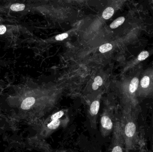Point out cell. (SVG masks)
I'll return each mask as SVG.
<instances>
[{
    "instance_id": "1",
    "label": "cell",
    "mask_w": 153,
    "mask_h": 152,
    "mask_svg": "<svg viewBox=\"0 0 153 152\" xmlns=\"http://www.w3.org/2000/svg\"><path fill=\"white\" fill-rule=\"evenodd\" d=\"M111 78L110 68H99L90 70L80 95L85 102L99 95H103L111 85Z\"/></svg>"
},
{
    "instance_id": "2",
    "label": "cell",
    "mask_w": 153,
    "mask_h": 152,
    "mask_svg": "<svg viewBox=\"0 0 153 152\" xmlns=\"http://www.w3.org/2000/svg\"><path fill=\"white\" fill-rule=\"evenodd\" d=\"M122 113L119 119L123 131L126 151L134 150L137 142V124L136 106L122 105Z\"/></svg>"
},
{
    "instance_id": "3",
    "label": "cell",
    "mask_w": 153,
    "mask_h": 152,
    "mask_svg": "<svg viewBox=\"0 0 153 152\" xmlns=\"http://www.w3.org/2000/svg\"><path fill=\"white\" fill-rule=\"evenodd\" d=\"M140 71L129 77L122 78L119 81L111 82L121 100L122 105L130 104L136 106L137 103V92L140 81Z\"/></svg>"
},
{
    "instance_id": "4",
    "label": "cell",
    "mask_w": 153,
    "mask_h": 152,
    "mask_svg": "<svg viewBox=\"0 0 153 152\" xmlns=\"http://www.w3.org/2000/svg\"><path fill=\"white\" fill-rule=\"evenodd\" d=\"M115 105L112 101L106 98L103 101V108L100 117L101 134L103 137L108 136L113 131L116 120Z\"/></svg>"
},
{
    "instance_id": "5",
    "label": "cell",
    "mask_w": 153,
    "mask_h": 152,
    "mask_svg": "<svg viewBox=\"0 0 153 152\" xmlns=\"http://www.w3.org/2000/svg\"><path fill=\"white\" fill-rule=\"evenodd\" d=\"M69 121L66 112L62 110L49 115L43 122L42 136L47 138L60 128L65 126Z\"/></svg>"
},
{
    "instance_id": "6",
    "label": "cell",
    "mask_w": 153,
    "mask_h": 152,
    "mask_svg": "<svg viewBox=\"0 0 153 152\" xmlns=\"http://www.w3.org/2000/svg\"><path fill=\"white\" fill-rule=\"evenodd\" d=\"M137 96V98L153 96V68L148 69L142 74Z\"/></svg>"
},
{
    "instance_id": "7",
    "label": "cell",
    "mask_w": 153,
    "mask_h": 152,
    "mask_svg": "<svg viewBox=\"0 0 153 152\" xmlns=\"http://www.w3.org/2000/svg\"><path fill=\"white\" fill-rule=\"evenodd\" d=\"M110 151H126L125 143L123 131L119 119H116L112 131V138L110 147Z\"/></svg>"
},
{
    "instance_id": "8",
    "label": "cell",
    "mask_w": 153,
    "mask_h": 152,
    "mask_svg": "<svg viewBox=\"0 0 153 152\" xmlns=\"http://www.w3.org/2000/svg\"><path fill=\"white\" fill-rule=\"evenodd\" d=\"M103 95H99L86 101L87 117L92 128L95 129L97 127V119L100 110L101 100Z\"/></svg>"
},
{
    "instance_id": "9",
    "label": "cell",
    "mask_w": 153,
    "mask_h": 152,
    "mask_svg": "<svg viewBox=\"0 0 153 152\" xmlns=\"http://www.w3.org/2000/svg\"><path fill=\"white\" fill-rule=\"evenodd\" d=\"M149 56V53L147 51H143L138 55L136 60L134 61L132 63L128 65L124 69V72H126L129 69H131L132 67H134L135 65H136L138 62L146 59Z\"/></svg>"
},
{
    "instance_id": "10",
    "label": "cell",
    "mask_w": 153,
    "mask_h": 152,
    "mask_svg": "<svg viewBox=\"0 0 153 152\" xmlns=\"http://www.w3.org/2000/svg\"><path fill=\"white\" fill-rule=\"evenodd\" d=\"M36 102V99L34 97L30 96L25 99L21 104V108L23 110L30 109Z\"/></svg>"
},
{
    "instance_id": "11",
    "label": "cell",
    "mask_w": 153,
    "mask_h": 152,
    "mask_svg": "<svg viewBox=\"0 0 153 152\" xmlns=\"http://www.w3.org/2000/svg\"><path fill=\"white\" fill-rule=\"evenodd\" d=\"M125 21V18L123 17H120L113 21L111 24L110 27L111 29H116L122 25Z\"/></svg>"
},
{
    "instance_id": "12",
    "label": "cell",
    "mask_w": 153,
    "mask_h": 152,
    "mask_svg": "<svg viewBox=\"0 0 153 152\" xmlns=\"http://www.w3.org/2000/svg\"><path fill=\"white\" fill-rule=\"evenodd\" d=\"M114 10L111 7H108L105 9L102 13V17L105 19L110 18L114 14Z\"/></svg>"
},
{
    "instance_id": "13",
    "label": "cell",
    "mask_w": 153,
    "mask_h": 152,
    "mask_svg": "<svg viewBox=\"0 0 153 152\" xmlns=\"http://www.w3.org/2000/svg\"><path fill=\"white\" fill-rule=\"evenodd\" d=\"M112 46L110 43H106L101 46L99 48V51L101 53H105L109 51L112 49Z\"/></svg>"
},
{
    "instance_id": "14",
    "label": "cell",
    "mask_w": 153,
    "mask_h": 152,
    "mask_svg": "<svg viewBox=\"0 0 153 152\" xmlns=\"http://www.w3.org/2000/svg\"><path fill=\"white\" fill-rule=\"evenodd\" d=\"M25 7V5L22 4H14L10 6V9L13 11H21L24 10Z\"/></svg>"
},
{
    "instance_id": "15",
    "label": "cell",
    "mask_w": 153,
    "mask_h": 152,
    "mask_svg": "<svg viewBox=\"0 0 153 152\" xmlns=\"http://www.w3.org/2000/svg\"><path fill=\"white\" fill-rule=\"evenodd\" d=\"M68 37V34L67 33H63V34H60V35H57L56 37V39L58 41H62L64 39L67 38Z\"/></svg>"
},
{
    "instance_id": "16",
    "label": "cell",
    "mask_w": 153,
    "mask_h": 152,
    "mask_svg": "<svg viewBox=\"0 0 153 152\" xmlns=\"http://www.w3.org/2000/svg\"><path fill=\"white\" fill-rule=\"evenodd\" d=\"M6 31V28L4 25L0 26V35H3Z\"/></svg>"
}]
</instances>
